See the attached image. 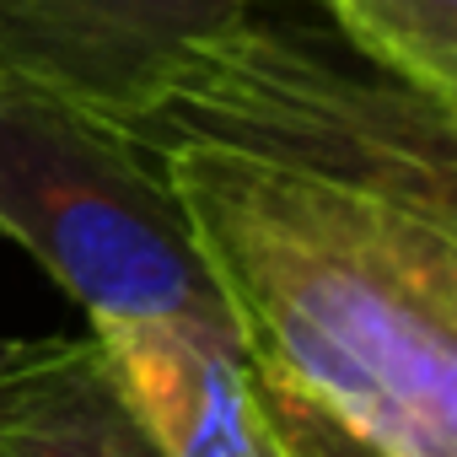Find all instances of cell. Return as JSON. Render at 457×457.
<instances>
[{"instance_id":"1","label":"cell","mask_w":457,"mask_h":457,"mask_svg":"<svg viewBox=\"0 0 457 457\" xmlns=\"http://www.w3.org/2000/svg\"><path fill=\"white\" fill-rule=\"evenodd\" d=\"M243 355L403 457H457V226L232 151H156Z\"/></svg>"},{"instance_id":"2","label":"cell","mask_w":457,"mask_h":457,"mask_svg":"<svg viewBox=\"0 0 457 457\" xmlns=\"http://www.w3.org/2000/svg\"><path fill=\"white\" fill-rule=\"evenodd\" d=\"M129 135L151 156L210 145L457 226V108L259 6L188 49Z\"/></svg>"},{"instance_id":"3","label":"cell","mask_w":457,"mask_h":457,"mask_svg":"<svg viewBox=\"0 0 457 457\" xmlns=\"http://www.w3.org/2000/svg\"><path fill=\"white\" fill-rule=\"evenodd\" d=\"M0 237L92 323L183 318L237 339L162 162L124 124L17 76H0Z\"/></svg>"},{"instance_id":"4","label":"cell","mask_w":457,"mask_h":457,"mask_svg":"<svg viewBox=\"0 0 457 457\" xmlns=\"http://www.w3.org/2000/svg\"><path fill=\"white\" fill-rule=\"evenodd\" d=\"M259 0H0V76L135 124L210 33Z\"/></svg>"},{"instance_id":"5","label":"cell","mask_w":457,"mask_h":457,"mask_svg":"<svg viewBox=\"0 0 457 457\" xmlns=\"http://www.w3.org/2000/svg\"><path fill=\"white\" fill-rule=\"evenodd\" d=\"M87 339L162 457H275L248 355L232 334L183 318H103Z\"/></svg>"},{"instance_id":"6","label":"cell","mask_w":457,"mask_h":457,"mask_svg":"<svg viewBox=\"0 0 457 457\" xmlns=\"http://www.w3.org/2000/svg\"><path fill=\"white\" fill-rule=\"evenodd\" d=\"M0 457H162L92 339L0 345Z\"/></svg>"},{"instance_id":"7","label":"cell","mask_w":457,"mask_h":457,"mask_svg":"<svg viewBox=\"0 0 457 457\" xmlns=\"http://www.w3.org/2000/svg\"><path fill=\"white\" fill-rule=\"evenodd\" d=\"M323 6L361 60L457 108V0H323Z\"/></svg>"},{"instance_id":"8","label":"cell","mask_w":457,"mask_h":457,"mask_svg":"<svg viewBox=\"0 0 457 457\" xmlns=\"http://www.w3.org/2000/svg\"><path fill=\"white\" fill-rule=\"evenodd\" d=\"M248 371H253V393H259V414H264L275 457H403L387 441H377L371 430H361L350 414L286 382L280 371L259 361H248Z\"/></svg>"}]
</instances>
